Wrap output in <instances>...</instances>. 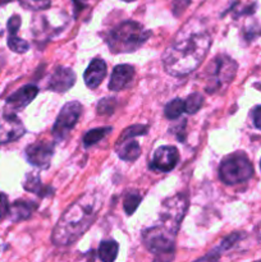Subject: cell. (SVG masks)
<instances>
[{"label":"cell","mask_w":261,"mask_h":262,"mask_svg":"<svg viewBox=\"0 0 261 262\" xmlns=\"http://www.w3.org/2000/svg\"><path fill=\"white\" fill-rule=\"evenodd\" d=\"M210 45L211 37L202 22L189 19L164 51V69L173 77H183L192 73L207 55Z\"/></svg>","instance_id":"1"},{"label":"cell","mask_w":261,"mask_h":262,"mask_svg":"<svg viewBox=\"0 0 261 262\" xmlns=\"http://www.w3.org/2000/svg\"><path fill=\"white\" fill-rule=\"evenodd\" d=\"M102 200L97 192H89L67 209L56 223L53 243L59 247L71 246L90 229L99 215Z\"/></svg>","instance_id":"2"},{"label":"cell","mask_w":261,"mask_h":262,"mask_svg":"<svg viewBox=\"0 0 261 262\" xmlns=\"http://www.w3.org/2000/svg\"><path fill=\"white\" fill-rule=\"evenodd\" d=\"M150 36V31L145 30L141 23L136 20H125L113 27L107 32L105 40L112 53L124 54L133 53L140 49Z\"/></svg>","instance_id":"3"},{"label":"cell","mask_w":261,"mask_h":262,"mask_svg":"<svg viewBox=\"0 0 261 262\" xmlns=\"http://www.w3.org/2000/svg\"><path fill=\"white\" fill-rule=\"evenodd\" d=\"M238 66L228 55H217L210 61L205 71V91L207 94L222 92L230 84L237 74Z\"/></svg>","instance_id":"4"},{"label":"cell","mask_w":261,"mask_h":262,"mask_svg":"<svg viewBox=\"0 0 261 262\" xmlns=\"http://www.w3.org/2000/svg\"><path fill=\"white\" fill-rule=\"evenodd\" d=\"M253 166L245 154H233L227 156L219 166V178L228 186L243 183L252 178Z\"/></svg>","instance_id":"5"},{"label":"cell","mask_w":261,"mask_h":262,"mask_svg":"<svg viewBox=\"0 0 261 262\" xmlns=\"http://www.w3.org/2000/svg\"><path fill=\"white\" fill-rule=\"evenodd\" d=\"M187 206H188V201L184 194H176L170 199H166L161 205L159 224L169 232L177 234L182 220L186 215Z\"/></svg>","instance_id":"6"},{"label":"cell","mask_w":261,"mask_h":262,"mask_svg":"<svg viewBox=\"0 0 261 262\" xmlns=\"http://www.w3.org/2000/svg\"><path fill=\"white\" fill-rule=\"evenodd\" d=\"M177 234L169 232L160 224L154 225L142 233L145 247L155 255H170L174 251Z\"/></svg>","instance_id":"7"},{"label":"cell","mask_w":261,"mask_h":262,"mask_svg":"<svg viewBox=\"0 0 261 262\" xmlns=\"http://www.w3.org/2000/svg\"><path fill=\"white\" fill-rule=\"evenodd\" d=\"M81 113L82 105L78 101L67 102L61 107L53 127V136L55 137V140L63 141L64 138H67L69 132L73 129V127L78 122Z\"/></svg>","instance_id":"8"},{"label":"cell","mask_w":261,"mask_h":262,"mask_svg":"<svg viewBox=\"0 0 261 262\" xmlns=\"http://www.w3.org/2000/svg\"><path fill=\"white\" fill-rule=\"evenodd\" d=\"M53 154L54 142H50V141H36L35 143L26 148V156L30 164L40 169L49 168Z\"/></svg>","instance_id":"9"},{"label":"cell","mask_w":261,"mask_h":262,"mask_svg":"<svg viewBox=\"0 0 261 262\" xmlns=\"http://www.w3.org/2000/svg\"><path fill=\"white\" fill-rule=\"evenodd\" d=\"M179 161V152L174 146H161L156 148L150 163V169L156 171H170Z\"/></svg>","instance_id":"10"},{"label":"cell","mask_w":261,"mask_h":262,"mask_svg":"<svg viewBox=\"0 0 261 262\" xmlns=\"http://www.w3.org/2000/svg\"><path fill=\"white\" fill-rule=\"evenodd\" d=\"M26 133L25 125L13 113L0 115V143H9Z\"/></svg>","instance_id":"11"},{"label":"cell","mask_w":261,"mask_h":262,"mask_svg":"<svg viewBox=\"0 0 261 262\" xmlns=\"http://www.w3.org/2000/svg\"><path fill=\"white\" fill-rule=\"evenodd\" d=\"M37 94L38 89L35 84H26V86L20 87L18 91H15L7 99V102H5L7 113H14L25 109L28 104L33 101Z\"/></svg>","instance_id":"12"},{"label":"cell","mask_w":261,"mask_h":262,"mask_svg":"<svg viewBox=\"0 0 261 262\" xmlns=\"http://www.w3.org/2000/svg\"><path fill=\"white\" fill-rule=\"evenodd\" d=\"M76 83V74L71 68L58 67L48 82V89L54 92H66Z\"/></svg>","instance_id":"13"},{"label":"cell","mask_w":261,"mask_h":262,"mask_svg":"<svg viewBox=\"0 0 261 262\" xmlns=\"http://www.w3.org/2000/svg\"><path fill=\"white\" fill-rule=\"evenodd\" d=\"M135 78V68L129 64H120L113 69L112 77L109 81V90L112 91H120L124 90L132 83Z\"/></svg>","instance_id":"14"},{"label":"cell","mask_w":261,"mask_h":262,"mask_svg":"<svg viewBox=\"0 0 261 262\" xmlns=\"http://www.w3.org/2000/svg\"><path fill=\"white\" fill-rule=\"evenodd\" d=\"M106 63H105L102 59L95 58L94 60L89 64L86 71H84V83H86V86L89 87V89H97V87L100 86V83L104 81L105 77H106Z\"/></svg>","instance_id":"15"},{"label":"cell","mask_w":261,"mask_h":262,"mask_svg":"<svg viewBox=\"0 0 261 262\" xmlns=\"http://www.w3.org/2000/svg\"><path fill=\"white\" fill-rule=\"evenodd\" d=\"M20 26V17L19 15L14 14L10 17V19L8 20V32H9V36H8V46L12 51L17 54H23L26 51H28L30 49V45H28L27 41L22 40L17 36L18 30H19Z\"/></svg>","instance_id":"16"},{"label":"cell","mask_w":261,"mask_h":262,"mask_svg":"<svg viewBox=\"0 0 261 262\" xmlns=\"http://www.w3.org/2000/svg\"><path fill=\"white\" fill-rule=\"evenodd\" d=\"M117 152L124 161H135L141 155V146L133 138H123L118 141Z\"/></svg>","instance_id":"17"},{"label":"cell","mask_w":261,"mask_h":262,"mask_svg":"<svg viewBox=\"0 0 261 262\" xmlns=\"http://www.w3.org/2000/svg\"><path fill=\"white\" fill-rule=\"evenodd\" d=\"M33 210V205L27 201H15L9 209V214L12 220L14 222H20V220H26L31 216Z\"/></svg>","instance_id":"18"},{"label":"cell","mask_w":261,"mask_h":262,"mask_svg":"<svg viewBox=\"0 0 261 262\" xmlns=\"http://www.w3.org/2000/svg\"><path fill=\"white\" fill-rule=\"evenodd\" d=\"M119 246L114 241H102L97 250L99 258L104 262H113L117 258Z\"/></svg>","instance_id":"19"},{"label":"cell","mask_w":261,"mask_h":262,"mask_svg":"<svg viewBox=\"0 0 261 262\" xmlns=\"http://www.w3.org/2000/svg\"><path fill=\"white\" fill-rule=\"evenodd\" d=\"M242 238H245V234H243V233H233V234H230L229 237L225 238L224 241H222V245L219 246V248H217L216 251H214V252L211 251L209 255L205 256L204 260H209V258H214L215 260V258L219 257V255L223 252V251H227L229 250V248H232L233 246H234L237 242H240Z\"/></svg>","instance_id":"20"},{"label":"cell","mask_w":261,"mask_h":262,"mask_svg":"<svg viewBox=\"0 0 261 262\" xmlns=\"http://www.w3.org/2000/svg\"><path fill=\"white\" fill-rule=\"evenodd\" d=\"M23 187H25L26 191L32 192V193H36V194H40V196H46V194L49 193V192L46 191L48 188L44 187L42 183H41L40 176H38V174H28V176L26 177V181L25 183H23Z\"/></svg>","instance_id":"21"},{"label":"cell","mask_w":261,"mask_h":262,"mask_svg":"<svg viewBox=\"0 0 261 262\" xmlns=\"http://www.w3.org/2000/svg\"><path fill=\"white\" fill-rule=\"evenodd\" d=\"M112 132V127H101V128H95V129L89 130L83 137V145L84 147H90L101 141L102 138L106 137L109 133Z\"/></svg>","instance_id":"22"},{"label":"cell","mask_w":261,"mask_h":262,"mask_svg":"<svg viewBox=\"0 0 261 262\" xmlns=\"http://www.w3.org/2000/svg\"><path fill=\"white\" fill-rule=\"evenodd\" d=\"M186 112V107H184V100L182 99H174L170 102H168L164 110V114L168 119H178L183 113Z\"/></svg>","instance_id":"23"},{"label":"cell","mask_w":261,"mask_h":262,"mask_svg":"<svg viewBox=\"0 0 261 262\" xmlns=\"http://www.w3.org/2000/svg\"><path fill=\"white\" fill-rule=\"evenodd\" d=\"M202 105H204V96L200 92H193L184 100V107H186V113L188 114L197 113L201 109Z\"/></svg>","instance_id":"24"},{"label":"cell","mask_w":261,"mask_h":262,"mask_svg":"<svg viewBox=\"0 0 261 262\" xmlns=\"http://www.w3.org/2000/svg\"><path fill=\"white\" fill-rule=\"evenodd\" d=\"M141 196L136 192H130L125 196L124 202H123V207H124V211L127 215H132L133 212L137 210V207L141 204Z\"/></svg>","instance_id":"25"},{"label":"cell","mask_w":261,"mask_h":262,"mask_svg":"<svg viewBox=\"0 0 261 262\" xmlns=\"http://www.w3.org/2000/svg\"><path fill=\"white\" fill-rule=\"evenodd\" d=\"M18 2L25 9L33 10V12L45 10L51 5V0H18Z\"/></svg>","instance_id":"26"},{"label":"cell","mask_w":261,"mask_h":262,"mask_svg":"<svg viewBox=\"0 0 261 262\" xmlns=\"http://www.w3.org/2000/svg\"><path fill=\"white\" fill-rule=\"evenodd\" d=\"M115 106H117V100L115 97H104L100 100L97 104V114L100 115H109L114 112Z\"/></svg>","instance_id":"27"},{"label":"cell","mask_w":261,"mask_h":262,"mask_svg":"<svg viewBox=\"0 0 261 262\" xmlns=\"http://www.w3.org/2000/svg\"><path fill=\"white\" fill-rule=\"evenodd\" d=\"M147 125H141V124H135L128 127L127 129L123 132V135L120 136L119 140H123V138H135L137 136H142L147 133Z\"/></svg>","instance_id":"28"},{"label":"cell","mask_w":261,"mask_h":262,"mask_svg":"<svg viewBox=\"0 0 261 262\" xmlns=\"http://www.w3.org/2000/svg\"><path fill=\"white\" fill-rule=\"evenodd\" d=\"M191 0H174L173 3V12L176 15H179V13H183V10L186 9L189 5Z\"/></svg>","instance_id":"29"},{"label":"cell","mask_w":261,"mask_h":262,"mask_svg":"<svg viewBox=\"0 0 261 262\" xmlns=\"http://www.w3.org/2000/svg\"><path fill=\"white\" fill-rule=\"evenodd\" d=\"M9 212V204H8V199L4 193L0 192V219L7 216Z\"/></svg>","instance_id":"30"},{"label":"cell","mask_w":261,"mask_h":262,"mask_svg":"<svg viewBox=\"0 0 261 262\" xmlns=\"http://www.w3.org/2000/svg\"><path fill=\"white\" fill-rule=\"evenodd\" d=\"M252 122L257 129L261 130V105L253 107L252 110Z\"/></svg>","instance_id":"31"},{"label":"cell","mask_w":261,"mask_h":262,"mask_svg":"<svg viewBox=\"0 0 261 262\" xmlns=\"http://www.w3.org/2000/svg\"><path fill=\"white\" fill-rule=\"evenodd\" d=\"M74 2H76L77 4H81V5H83V4H86V3L89 2V0H74Z\"/></svg>","instance_id":"32"},{"label":"cell","mask_w":261,"mask_h":262,"mask_svg":"<svg viewBox=\"0 0 261 262\" xmlns=\"http://www.w3.org/2000/svg\"><path fill=\"white\" fill-rule=\"evenodd\" d=\"M123 2H125V3H130V2H135V0H123Z\"/></svg>","instance_id":"33"},{"label":"cell","mask_w":261,"mask_h":262,"mask_svg":"<svg viewBox=\"0 0 261 262\" xmlns=\"http://www.w3.org/2000/svg\"><path fill=\"white\" fill-rule=\"evenodd\" d=\"M260 168H261V160H260Z\"/></svg>","instance_id":"34"}]
</instances>
